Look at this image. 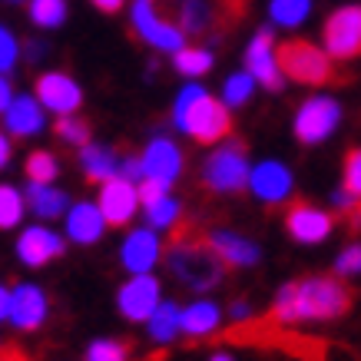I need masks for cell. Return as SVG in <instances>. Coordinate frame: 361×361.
Here are the masks:
<instances>
[{
	"label": "cell",
	"instance_id": "6da1fadb",
	"mask_svg": "<svg viewBox=\"0 0 361 361\" xmlns=\"http://www.w3.org/2000/svg\"><path fill=\"white\" fill-rule=\"evenodd\" d=\"M351 305H355V292H351V285H345L341 275H308V279L282 285L269 318L282 322V325L325 322V318L345 315Z\"/></svg>",
	"mask_w": 361,
	"mask_h": 361
},
{
	"label": "cell",
	"instance_id": "7a4b0ae2",
	"mask_svg": "<svg viewBox=\"0 0 361 361\" xmlns=\"http://www.w3.org/2000/svg\"><path fill=\"white\" fill-rule=\"evenodd\" d=\"M169 272L179 279L189 288H216V285L226 279L229 265L222 262L212 242H209V232H199L192 222H176L173 226V242H169Z\"/></svg>",
	"mask_w": 361,
	"mask_h": 361
},
{
	"label": "cell",
	"instance_id": "3957f363",
	"mask_svg": "<svg viewBox=\"0 0 361 361\" xmlns=\"http://www.w3.org/2000/svg\"><path fill=\"white\" fill-rule=\"evenodd\" d=\"M156 11L169 23H176L186 37L222 40L245 20L249 0H156Z\"/></svg>",
	"mask_w": 361,
	"mask_h": 361
},
{
	"label": "cell",
	"instance_id": "277c9868",
	"mask_svg": "<svg viewBox=\"0 0 361 361\" xmlns=\"http://www.w3.org/2000/svg\"><path fill=\"white\" fill-rule=\"evenodd\" d=\"M173 120L186 136H192V140L202 142V146H212V142L226 140L232 133L229 106H226L222 99L209 97L202 87H186L176 97Z\"/></svg>",
	"mask_w": 361,
	"mask_h": 361
},
{
	"label": "cell",
	"instance_id": "5b68a950",
	"mask_svg": "<svg viewBox=\"0 0 361 361\" xmlns=\"http://www.w3.org/2000/svg\"><path fill=\"white\" fill-rule=\"evenodd\" d=\"M275 60L282 77L295 80V83H308V87H325L331 80H338L335 73V60H331L322 47L308 44V40H285L275 47Z\"/></svg>",
	"mask_w": 361,
	"mask_h": 361
},
{
	"label": "cell",
	"instance_id": "8992f818",
	"mask_svg": "<svg viewBox=\"0 0 361 361\" xmlns=\"http://www.w3.org/2000/svg\"><path fill=\"white\" fill-rule=\"evenodd\" d=\"M249 146L242 140L222 142L216 153H209V159L202 163V186L209 192H242L249 186Z\"/></svg>",
	"mask_w": 361,
	"mask_h": 361
},
{
	"label": "cell",
	"instance_id": "52a82bcc",
	"mask_svg": "<svg viewBox=\"0 0 361 361\" xmlns=\"http://www.w3.org/2000/svg\"><path fill=\"white\" fill-rule=\"evenodd\" d=\"M325 50L331 60H355L361 56V4L338 7L325 20Z\"/></svg>",
	"mask_w": 361,
	"mask_h": 361
},
{
	"label": "cell",
	"instance_id": "ba28073f",
	"mask_svg": "<svg viewBox=\"0 0 361 361\" xmlns=\"http://www.w3.org/2000/svg\"><path fill=\"white\" fill-rule=\"evenodd\" d=\"M133 27H136V33H140L149 47H156V50L176 54V50L186 47V33L156 11V0H136V4H133Z\"/></svg>",
	"mask_w": 361,
	"mask_h": 361
},
{
	"label": "cell",
	"instance_id": "9c48e42d",
	"mask_svg": "<svg viewBox=\"0 0 361 361\" xmlns=\"http://www.w3.org/2000/svg\"><path fill=\"white\" fill-rule=\"evenodd\" d=\"M341 123V106L331 97H312L302 103V110L295 113V140L305 146L329 140L335 126Z\"/></svg>",
	"mask_w": 361,
	"mask_h": 361
},
{
	"label": "cell",
	"instance_id": "30bf717a",
	"mask_svg": "<svg viewBox=\"0 0 361 361\" xmlns=\"http://www.w3.org/2000/svg\"><path fill=\"white\" fill-rule=\"evenodd\" d=\"M285 229L302 245H315V242H325L331 235L335 216H329L325 209H315L305 199H295L292 206L285 209Z\"/></svg>",
	"mask_w": 361,
	"mask_h": 361
},
{
	"label": "cell",
	"instance_id": "8fae6325",
	"mask_svg": "<svg viewBox=\"0 0 361 361\" xmlns=\"http://www.w3.org/2000/svg\"><path fill=\"white\" fill-rule=\"evenodd\" d=\"M245 73H252L255 83H262L272 93L282 90L285 77H282V70H279V60H275V37L269 27H262V30L252 37L249 50H245Z\"/></svg>",
	"mask_w": 361,
	"mask_h": 361
},
{
	"label": "cell",
	"instance_id": "7c38bea8",
	"mask_svg": "<svg viewBox=\"0 0 361 361\" xmlns=\"http://www.w3.org/2000/svg\"><path fill=\"white\" fill-rule=\"evenodd\" d=\"M99 212H103V219L106 226L113 229H123V226H130V219L136 216V206H140V192L133 186L130 179H123V176H113L103 183L99 189Z\"/></svg>",
	"mask_w": 361,
	"mask_h": 361
},
{
	"label": "cell",
	"instance_id": "4fadbf2b",
	"mask_svg": "<svg viewBox=\"0 0 361 361\" xmlns=\"http://www.w3.org/2000/svg\"><path fill=\"white\" fill-rule=\"evenodd\" d=\"M33 90H37L40 106H47L50 113H60V116L77 113L80 103H83V90H80V83L70 77V73H60V70L37 77V87Z\"/></svg>",
	"mask_w": 361,
	"mask_h": 361
},
{
	"label": "cell",
	"instance_id": "5bb4252c",
	"mask_svg": "<svg viewBox=\"0 0 361 361\" xmlns=\"http://www.w3.org/2000/svg\"><path fill=\"white\" fill-rule=\"evenodd\" d=\"M120 312L123 318H130V322H149L156 308H159V282H156L153 275H133L130 282L120 288Z\"/></svg>",
	"mask_w": 361,
	"mask_h": 361
},
{
	"label": "cell",
	"instance_id": "9a60e30c",
	"mask_svg": "<svg viewBox=\"0 0 361 361\" xmlns=\"http://www.w3.org/2000/svg\"><path fill=\"white\" fill-rule=\"evenodd\" d=\"M63 249H66V242L60 239L56 232L44 229V226H30V229H23L20 242H17V255H20L23 265H30V269H40V265L60 259Z\"/></svg>",
	"mask_w": 361,
	"mask_h": 361
},
{
	"label": "cell",
	"instance_id": "2e32d148",
	"mask_svg": "<svg viewBox=\"0 0 361 361\" xmlns=\"http://www.w3.org/2000/svg\"><path fill=\"white\" fill-rule=\"evenodd\" d=\"M249 186L262 202L279 206V202H285V199L292 196V173H288L282 163H272V159H269V163L255 166L249 173Z\"/></svg>",
	"mask_w": 361,
	"mask_h": 361
},
{
	"label": "cell",
	"instance_id": "e0dca14e",
	"mask_svg": "<svg viewBox=\"0 0 361 361\" xmlns=\"http://www.w3.org/2000/svg\"><path fill=\"white\" fill-rule=\"evenodd\" d=\"M47 318V295L37 285H17L11 292V322L20 331L40 329Z\"/></svg>",
	"mask_w": 361,
	"mask_h": 361
},
{
	"label": "cell",
	"instance_id": "ac0fdd59",
	"mask_svg": "<svg viewBox=\"0 0 361 361\" xmlns=\"http://www.w3.org/2000/svg\"><path fill=\"white\" fill-rule=\"evenodd\" d=\"M142 159V176H153V179H163V183H173L176 176L183 173V153L173 140H153L146 146Z\"/></svg>",
	"mask_w": 361,
	"mask_h": 361
},
{
	"label": "cell",
	"instance_id": "d6986e66",
	"mask_svg": "<svg viewBox=\"0 0 361 361\" xmlns=\"http://www.w3.org/2000/svg\"><path fill=\"white\" fill-rule=\"evenodd\" d=\"M159 252L163 249H159L156 232L153 229H140L123 242V265H126L133 275H146L156 262H159Z\"/></svg>",
	"mask_w": 361,
	"mask_h": 361
},
{
	"label": "cell",
	"instance_id": "ffe728a7",
	"mask_svg": "<svg viewBox=\"0 0 361 361\" xmlns=\"http://www.w3.org/2000/svg\"><path fill=\"white\" fill-rule=\"evenodd\" d=\"M209 242H212L216 255H219L229 269L259 262V245H255V242H249V239H242V235H235V232H229V229L209 232Z\"/></svg>",
	"mask_w": 361,
	"mask_h": 361
},
{
	"label": "cell",
	"instance_id": "44dd1931",
	"mask_svg": "<svg viewBox=\"0 0 361 361\" xmlns=\"http://www.w3.org/2000/svg\"><path fill=\"white\" fill-rule=\"evenodd\" d=\"M103 229H106V219H103L99 206H93V202H77L66 212V232L80 245H93L103 235Z\"/></svg>",
	"mask_w": 361,
	"mask_h": 361
},
{
	"label": "cell",
	"instance_id": "7402d4cb",
	"mask_svg": "<svg viewBox=\"0 0 361 361\" xmlns=\"http://www.w3.org/2000/svg\"><path fill=\"white\" fill-rule=\"evenodd\" d=\"M7 130L13 136H33V133L44 130V110H40V99L33 97H17L11 99V106L4 110Z\"/></svg>",
	"mask_w": 361,
	"mask_h": 361
},
{
	"label": "cell",
	"instance_id": "603a6c76",
	"mask_svg": "<svg viewBox=\"0 0 361 361\" xmlns=\"http://www.w3.org/2000/svg\"><path fill=\"white\" fill-rule=\"evenodd\" d=\"M120 156H116V149H110V146H93V142H87L83 146V153H80V166H83V176H87L90 183H106V179H113V176H120Z\"/></svg>",
	"mask_w": 361,
	"mask_h": 361
},
{
	"label": "cell",
	"instance_id": "cb8c5ba5",
	"mask_svg": "<svg viewBox=\"0 0 361 361\" xmlns=\"http://www.w3.org/2000/svg\"><path fill=\"white\" fill-rule=\"evenodd\" d=\"M23 202H27L40 219H56V216H63L66 206H70L66 192H60V189H54V186H40V183H30V186H27Z\"/></svg>",
	"mask_w": 361,
	"mask_h": 361
},
{
	"label": "cell",
	"instance_id": "d4e9b609",
	"mask_svg": "<svg viewBox=\"0 0 361 361\" xmlns=\"http://www.w3.org/2000/svg\"><path fill=\"white\" fill-rule=\"evenodd\" d=\"M222 312L212 302H196V305L183 308V331L192 335V338H202V335H212L219 329Z\"/></svg>",
	"mask_w": 361,
	"mask_h": 361
},
{
	"label": "cell",
	"instance_id": "484cf974",
	"mask_svg": "<svg viewBox=\"0 0 361 361\" xmlns=\"http://www.w3.org/2000/svg\"><path fill=\"white\" fill-rule=\"evenodd\" d=\"M183 329V312L173 302H159L153 315H149V338L156 341H173Z\"/></svg>",
	"mask_w": 361,
	"mask_h": 361
},
{
	"label": "cell",
	"instance_id": "4316f807",
	"mask_svg": "<svg viewBox=\"0 0 361 361\" xmlns=\"http://www.w3.org/2000/svg\"><path fill=\"white\" fill-rule=\"evenodd\" d=\"M54 133L56 140L66 142V146H73V149H83L90 142V136H93V126H90V120H83V116H73V113H66V116H60V120L54 123Z\"/></svg>",
	"mask_w": 361,
	"mask_h": 361
},
{
	"label": "cell",
	"instance_id": "83f0119b",
	"mask_svg": "<svg viewBox=\"0 0 361 361\" xmlns=\"http://www.w3.org/2000/svg\"><path fill=\"white\" fill-rule=\"evenodd\" d=\"M176 70L183 77H202L212 70V54L202 47H183V50H176Z\"/></svg>",
	"mask_w": 361,
	"mask_h": 361
},
{
	"label": "cell",
	"instance_id": "f1b7e54d",
	"mask_svg": "<svg viewBox=\"0 0 361 361\" xmlns=\"http://www.w3.org/2000/svg\"><path fill=\"white\" fill-rule=\"evenodd\" d=\"M60 173V166H56V156L47 153V149H37V153L27 156V179L30 183H40V186H50Z\"/></svg>",
	"mask_w": 361,
	"mask_h": 361
},
{
	"label": "cell",
	"instance_id": "f546056e",
	"mask_svg": "<svg viewBox=\"0 0 361 361\" xmlns=\"http://www.w3.org/2000/svg\"><path fill=\"white\" fill-rule=\"evenodd\" d=\"M30 20L37 27H60L66 20V0H30Z\"/></svg>",
	"mask_w": 361,
	"mask_h": 361
},
{
	"label": "cell",
	"instance_id": "4dcf8cb0",
	"mask_svg": "<svg viewBox=\"0 0 361 361\" xmlns=\"http://www.w3.org/2000/svg\"><path fill=\"white\" fill-rule=\"evenodd\" d=\"M133 355V341H113V338H99L93 341L83 355V361H126Z\"/></svg>",
	"mask_w": 361,
	"mask_h": 361
},
{
	"label": "cell",
	"instance_id": "1f68e13d",
	"mask_svg": "<svg viewBox=\"0 0 361 361\" xmlns=\"http://www.w3.org/2000/svg\"><path fill=\"white\" fill-rule=\"evenodd\" d=\"M23 196L13 186H0V229H13L23 219Z\"/></svg>",
	"mask_w": 361,
	"mask_h": 361
},
{
	"label": "cell",
	"instance_id": "d6a6232c",
	"mask_svg": "<svg viewBox=\"0 0 361 361\" xmlns=\"http://www.w3.org/2000/svg\"><path fill=\"white\" fill-rule=\"evenodd\" d=\"M308 7H312V0H272V20L282 23V27H295L308 17Z\"/></svg>",
	"mask_w": 361,
	"mask_h": 361
},
{
	"label": "cell",
	"instance_id": "836d02e7",
	"mask_svg": "<svg viewBox=\"0 0 361 361\" xmlns=\"http://www.w3.org/2000/svg\"><path fill=\"white\" fill-rule=\"evenodd\" d=\"M179 212H183V206L169 196L159 199L156 206H146V216H149V226H153V229H169V226H176V222H179Z\"/></svg>",
	"mask_w": 361,
	"mask_h": 361
},
{
	"label": "cell",
	"instance_id": "e575fe53",
	"mask_svg": "<svg viewBox=\"0 0 361 361\" xmlns=\"http://www.w3.org/2000/svg\"><path fill=\"white\" fill-rule=\"evenodd\" d=\"M252 90H255V80L252 73H235V77L226 80V106H242V103H249Z\"/></svg>",
	"mask_w": 361,
	"mask_h": 361
},
{
	"label": "cell",
	"instance_id": "d590c367",
	"mask_svg": "<svg viewBox=\"0 0 361 361\" xmlns=\"http://www.w3.org/2000/svg\"><path fill=\"white\" fill-rule=\"evenodd\" d=\"M345 192L361 199V146L348 149V156H345Z\"/></svg>",
	"mask_w": 361,
	"mask_h": 361
},
{
	"label": "cell",
	"instance_id": "8d00e7d4",
	"mask_svg": "<svg viewBox=\"0 0 361 361\" xmlns=\"http://www.w3.org/2000/svg\"><path fill=\"white\" fill-rule=\"evenodd\" d=\"M335 275L341 279H351V275H361V242L348 245V249L338 255V262H335Z\"/></svg>",
	"mask_w": 361,
	"mask_h": 361
},
{
	"label": "cell",
	"instance_id": "74e56055",
	"mask_svg": "<svg viewBox=\"0 0 361 361\" xmlns=\"http://www.w3.org/2000/svg\"><path fill=\"white\" fill-rule=\"evenodd\" d=\"M166 189H169V183H163V179H153V176H142V183L136 186V192H140V202H142V206H156L159 199H166Z\"/></svg>",
	"mask_w": 361,
	"mask_h": 361
},
{
	"label": "cell",
	"instance_id": "f35d334b",
	"mask_svg": "<svg viewBox=\"0 0 361 361\" xmlns=\"http://www.w3.org/2000/svg\"><path fill=\"white\" fill-rule=\"evenodd\" d=\"M17 63V40L7 27H0V73H7Z\"/></svg>",
	"mask_w": 361,
	"mask_h": 361
},
{
	"label": "cell",
	"instance_id": "ab89813d",
	"mask_svg": "<svg viewBox=\"0 0 361 361\" xmlns=\"http://www.w3.org/2000/svg\"><path fill=\"white\" fill-rule=\"evenodd\" d=\"M0 361H30V355L20 351L17 345H7V348H0Z\"/></svg>",
	"mask_w": 361,
	"mask_h": 361
},
{
	"label": "cell",
	"instance_id": "60d3db41",
	"mask_svg": "<svg viewBox=\"0 0 361 361\" xmlns=\"http://www.w3.org/2000/svg\"><path fill=\"white\" fill-rule=\"evenodd\" d=\"M126 4V0H93V7H97L99 13H116Z\"/></svg>",
	"mask_w": 361,
	"mask_h": 361
},
{
	"label": "cell",
	"instance_id": "b9f144b4",
	"mask_svg": "<svg viewBox=\"0 0 361 361\" xmlns=\"http://www.w3.org/2000/svg\"><path fill=\"white\" fill-rule=\"evenodd\" d=\"M4 318H11V292L0 285V322H4Z\"/></svg>",
	"mask_w": 361,
	"mask_h": 361
},
{
	"label": "cell",
	"instance_id": "7bdbcfd3",
	"mask_svg": "<svg viewBox=\"0 0 361 361\" xmlns=\"http://www.w3.org/2000/svg\"><path fill=\"white\" fill-rule=\"evenodd\" d=\"M11 83H7V80H4V77H0V113H4V110H7V106H11Z\"/></svg>",
	"mask_w": 361,
	"mask_h": 361
},
{
	"label": "cell",
	"instance_id": "ee69618b",
	"mask_svg": "<svg viewBox=\"0 0 361 361\" xmlns=\"http://www.w3.org/2000/svg\"><path fill=\"white\" fill-rule=\"evenodd\" d=\"M7 163H11V140L0 133V169H4Z\"/></svg>",
	"mask_w": 361,
	"mask_h": 361
},
{
	"label": "cell",
	"instance_id": "f6af8a7d",
	"mask_svg": "<svg viewBox=\"0 0 361 361\" xmlns=\"http://www.w3.org/2000/svg\"><path fill=\"white\" fill-rule=\"evenodd\" d=\"M40 54H44V47L40 44H27V56H30V60H37Z\"/></svg>",
	"mask_w": 361,
	"mask_h": 361
},
{
	"label": "cell",
	"instance_id": "bcb514c9",
	"mask_svg": "<svg viewBox=\"0 0 361 361\" xmlns=\"http://www.w3.org/2000/svg\"><path fill=\"white\" fill-rule=\"evenodd\" d=\"M209 361H232L229 355H216V358H209Z\"/></svg>",
	"mask_w": 361,
	"mask_h": 361
},
{
	"label": "cell",
	"instance_id": "7dc6e473",
	"mask_svg": "<svg viewBox=\"0 0 361 361\" xmlns=\"http://www.w3.org/2000/svg\"><path fill=\"white\" fill-rule=\"evenodd\" d=\"M13 4H17V0H13Z\"/></svg>",
	"mask_w": 361,
	"mask_h": 361
}]
</instances>
